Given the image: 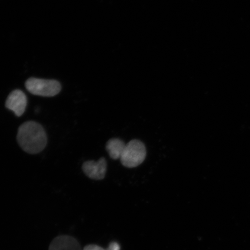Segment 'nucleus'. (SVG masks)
Listing matches in <instances>:
<instances>
[{"mask_svg": "<svg viewBox=\"0 0 250 250\" xmlns=\"http://www.w3.org/2000/svg\"><path fill=\"white\" fill-rule=\"evenodd\" d=\"M19 145L24 151L36 154L43 151L47 144L45 130L42 125L34 121H28L19 127L17 134Z\"/></svg>", "mask_w": 250, "mask_h": 250, "instance_id": "f257e3e1", "label": "nucleus"}, {"mask_svg": "<svg viewBox=\"0 0 250 250\" xmlns=\"http://www.w3.org/2000/svg\"><path fill=\"white\" fill-rule=\"evenodd\" d=\"M146 150L144 143L138 140H132L126 144L121 162L125 167L133 168L138 167L145 160Z\"/></svg>", "mask_w": 250, "mask_h": 250, "instance_id": "f03ea898", "label": "nucleus"}, {"mask_svg": "<svg viewBox=\"0 0 250 250\" xmlns=\"http://www.w3.org/2000/svg\"><path fill=\"white\" fill-rule=\"evenodd\" d=\"M26 89L34 95L53 97L61 92L60 83L54 80H43L30 78L25 83Z\"/></svg>", "mask_w": 250, "mask_h": 250, "instance_id": "7ed1b4c3", "label": "nucleus"}, {"mask_svg": "<svg viewBox=\"0 0 250 250\" xmlns=\"http://www.w3.org/2000/svg\"><path fill=\"white\" fill-rule=\"evenodd\" d=\"M27 104V97L21 90L12 91L8 96L5 107L13 111L16 116L20 117L24 114Z\"/></svg>", "mask_w": 250, "mask_h": 250, "instance_id": "20e7f679", "label": "nucleus"}, {"mask_svg": "<svg viewBox=\"0 0 250 250\" xmlns=\"http://www.w3.org/2000/svg\"><path fill=\"white\" fill-rule=\"evenodd\" d=\"M107 161L101 158L98 161H89L84 162L83 170L86 176L90 179L101 180L104 179L107 168Z\"/></svg>", "mask_w": 250, "mask_h": 250, "instance_id": "39448f33", "label": "nucleus"}, {"mask_svg": "<svg viewBox=\"0 0 250 250\" xmlns=\"http://www.w3.org/2000/svg\"><path fill=\"white\" fill-rule=\"evenodd\" d=\"M49 250H82L74 237L62 235L56 237L49 246Z\"/></svg>", "mask_w": 250, "mask_h": 250, "instance_id": "423d86ee", "label": "nucleus"}, {"mask_svg": "<svg viewBox=\"0 0 250 250\" xmlns=\"http://www.w3.org/2000/svg\"><path fill=\"white\" fill-rule=\"evenodd\" d=\"M126 144L120 139H111L106 145V149L109 156L114 160L120 159L123 155Z\"/></svg>", "mask_w": 250, "mask_h": 250, "instance_id": "0eeeda50", "label": "nucleus"}, {"mask_svg": "<svg viewBox=\"0 0 250 250\" xmlns=\"http://www.w3.org/2000/svg\"><path fill=\"white\" fill-rule=\"evenodd\" d=\"M121 248L120 245L117 242H112L109 244L108 248L106 250H120Z\"/></svg>", "mask_w": 250, "mask_h": 250, "instance_id": "6e6552de", "label": "nucleus"}, {"mask_svg": "<svg viewBox=\"0 0 250 250\" xmlns=\"http://www.w3.org/2000/svg\"><path fill=\"white\" fill-rule=\"evenodd\" d=\"M83 250H106L99 246L95 245H87L84 248Z\"/></svg>", "mask_w": 250, "mask_h": 250, "instance_id": "1a4fd4ad", "label": "nucleus"}]
</instances>
